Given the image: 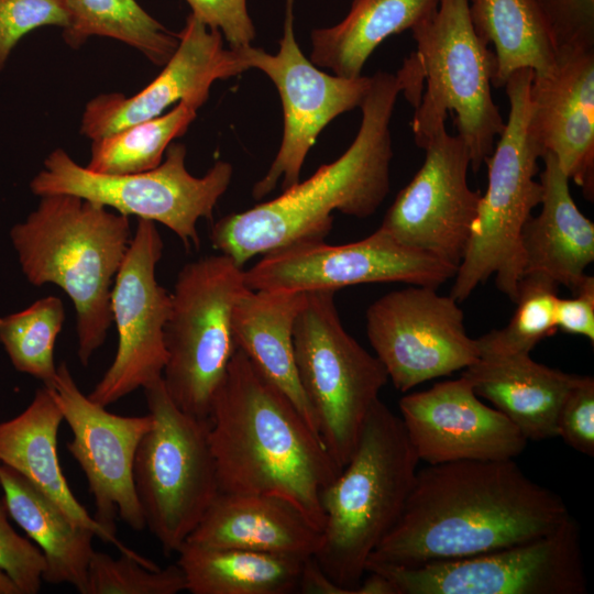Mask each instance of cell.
Instances as JSON below:
<instances>
[{
  "label": "cell",
  "instance_id": "obj_1",
  "mask_svg": "<svg viewBox=\"0 0 594 594\" xmlns=\"http://www.w3.org/2000/svg\"><path fill=\"white\" fill-rule=\"evenodd\" d=\"M570 516L514 459L429 464L366 564L414 568L477 556L539 538Z\"/></svg>",
  "mask_w": 594,
  "mask_h": 594
},
{
  "label": "cell",
  "instance_id": "obj_2",
  "mask_svg": "<svg viewBox=\"0 0 594 594\" xmlns=\"http://www.w3.org/2000/svg\"><path fill=\"white\" fill-rule=\"evenodd\" d=\"M208 421L219 493L283 497L322 531L320 496L341 470L294 405L240 349Z\"/></svg>",
  "mask_w": 594,
  "mask_h": 594
},
{
  "label": "cell",
  "instance_id": "obj_3",
  "mask_svg": "<svg viewBox=\"0 0 594 594\" xmlns=\"http://www.w3.org/2000/svg\"><path fill=\"white\" fill-rule=\"evenodd\" d=\"M400 91L396 75L371 76L360 106L362 122L348 150L278 197L222 217L211 229L212 246L243 267L252 257L292 243L323 241L333 211L359 219L372 216L389 191V123Z\"/></svg>",
  "mask_w": 594,
  "mask_h": 594
},
{
  "label": "cell",
  "instance_id": "obj_4",
  "mask_svg": "<svg viewBox=\"0 0 594 594\" xmlns=\"http://www.w3.org/2000/svg\"><path fill=\"white\" fill-rule=\"evenodd\" d=\"M40 198L10 239L32 285L54 284L70 298L87 366L112 323L111 290L132 239L129 217L75 195Z\"/></svg>",
  "mask_w": 594,
  "mask_h": 594
},
{
  "label": "cell",
  "instance_id": "obj_5",
  "mask_svg": "<svg viewBox=\"0 0 594 594\" xmlns=\"http://www.w3.org/2000/svg\"><path fill=\"white\" fill-rule=\"evenodd\" d=\"M410 31L416 50L395 75L414 107L415 143L422 148L453 113L477 173L505 127L492 97L494 52L473 28L469 0H440L435 13Z\"/></svg>",
  "mask_w": 594,
  "mask_h": 594
},
{
  "label": "cell",
  "instance_id": "obj_6",
  "mask_svg": "<svg viewBox=\"0 0 594 594\" xmlns=\"http://www.w3.org/2000/svg\"><path fill=\"white\" fill-rule=\"evenodd\" d=\"M418 462L400 417L376 400L351 459L320 496L322 542L314 558L346 594H356L370 556L402 516Z\"/></svg>",
  "mask_w": 594,
  "mask_h": 594
},
{
  "label": "cell",
  "instance_id": "obj_7",
  "mask_svg": "<svg viewBox=\"0 0 594 594\" xmlns=\"http://www.w3.org/2000/svg\"><path fill=\"white\" fill-rule=\"evenodd\" d=\"M532 77L531 68H520L504 86L508 119L485 162L487 188L480 198L468 245L453 277L450 296L459 302L493 275L497 288L516 300L524 270L521 230L542 198L541 183L535 179L542 154L528 130Z\"/></svg>",
  "mask_w": 594,
  "mask_h": 594
},
{
  "label": "cell",
  "instance_id": "obj_8",
  "mask_svg": "<svg viewBox=\"0 0 594 594\" xmlns=\"http://www.w3.org/2000/svg\"><path fill=\"white\" fill-rule=\"evenodd\" d=\"M143 389L153 422L138 447L133 482L145 527L169 556L219 494L209 421L179 409L162 378Z\"/></svg>",
  "mask_w": 594,
  "mask_h": 594
},
{
  "label": "cell",
  "instance_id": "obj_9",
  "mask_svg": "<svg viewBox=\"0 0 594 594\" xmlns=\"http://www.w3.org/2000/svg\"><path fill=\"white\" fill-rule=\"evenodd\" d=\"M243 272L222 253L205 256L183 266L170 294L162 380L175 405L199 419H208L237 350L231 320L248 288Z\"/></svg>",
  "mask_w": 594,
  "mask_h": 594
},
{
  "label": "cell",
  "instance_id": "obj_10",
  "mask_svg": "<svg viewBox=\"0 0 594 594\" xmlns=\"http://www.w3.org/2000/svg\"><path fill=\"white\" fill-rule=\"evenodd\" d=\"M334 293H307L293 340L299 381L316 416L319 436L342 470L388 375L381 361L342 326Z\"/></svg>",
  "mask_w": 594,
  "mask_h": 594
},
{
  "label": "cell",
  "instance_id": "obj_11",
  "mask_svg": "<svg viewBox=\"0 0 594 594\" xmlns=\"http://www.w3.org/2000/svg\"><path fill=\"white\" fill-rule=\"evenodd\" d=\"M186 146L170 143L155 168L122 175H106L76 163L62 148L51 152L43 169L31 180L38 196L68 194L112 208L124 216L158 222L172 230L184 246L199 249L197 221L212 219L215 207L227 191L233 167L217 162L202 176L186 168Z\"/></svg>",
  "mask_w": 594,
  "mask_h": 594
},
{
  "label": "cell",
  "instance_id": "obj_12",
  "mask_svg": "<svg viewBox=\"0 0 594 594\" xmlns=\"http://www.w3.org/2000/svg\"><path fill=\"white\" fill-rule=\"evenodd\" d=\"M396 594H584L580 529L570 516L527 542L462 559L407 568L369 563Z\"/></svg>",
  "mask_w": 594,
  "mask_h": 594
},
{
  "label": "cell",
  "instance_id": "obj_13",
  "mask_svg": "<svg viewBox=\"0 0 594 594\" xmlns=\"http://www.w3.org/2000/svg\"><path fill=\"white\" fill-rule=\"evenodd\" d=\"M455 272L454 265L409 248L378 228L346 244L301 241L275 249L243 274L253 290L308 293L370 283L438 288Z\"/></svg>",
  "mask_w": 594,
  "mask_h": 594
},
{
  "label": "cell",
  "instance_id": "obj_14",
  "mask_svg": "<svg viewBox=\"0 0 594 594\" xmlns=\"http://www.w3.org/2000/svg\"><path fill=\"white\" fill-rule=\"evenodd\" d=\"M366 334L388 380L403 393L480 358L459 301L429 286L411 285L376 299L366 310Z\"/></svg>",
  "mask_w": 594,
  "mask_h": 594
},
{
  "label": "cell",
  "instance_id": "obj_15",
  "mask_svg": "<svg viewBox=\"0 0 594 594\" xmlns=\"http://www.w3.org/2000/svg\"><path fill=\"white\" fill-rule=\"evenodd\" d=\"M294 3L286 0L284 33L276 54L252 45L240 48L248 69L257 68L274 82L284 112L282 143L268 170L253 186L255 200L273 191L280 179L283 190L299 182L319 133L338 116L360 107L371 82L365 76H331L302 54L294 34Z\"/></svg>",
  "mask_w": 594,
  "mask_h": 594
},
{
  "label": "cell",
  "instance_id": "obj_16",
  "mask_svg": "<svg viewBox=\"0 0 594 594\" xmlns=\"http://www.w3.org/2000/svg\"><path fill=\"white\" fill-rule=\"evenodd\" d=\"M163 248L155 223L138 219L110 297L117 352L88 394L103 407L162 378L167 361L164 329L170 310V294L155 275Z\"/></svg>",
  "mask_w": 594,
  "mask_h": 594
},
{
  "label": "cell",
  "instance_id": "obj_17",
  "mask_svg": "<svg viewBox=\"0 0 594 594\" xmlns=\"http://www.w3.org/2000/svg\"><path fill=\"white\" fill-rule=\"evenodd\" d=\"M425 161L388 208L381 229L400 243L457 268L464 255L482 193L468 183L470 155L446 125L427 141Z\"/></svg>",
  "mask_w": 594,
  "mask_h": 594
},
{
  "label": "cell",
  "instance_id": "obj_18",
  "mask_svg": "<svg viewBox=\"0 0 594 594\" xmlns=\"http://www.w3.org/2000/svg\"><path fill=\"white\" fill-rule=\"evenodd\" d=\"M50 389L72 430L67 449L87 479L96 505L95 519L114 532L117 517L133 530H143L145 520L134 487L133 465L152 416L108 411L79 389L66 362L57 365Z\"/></svg>",
  "mask_w": 594,
  "mask_h": 594
},
{
  "label": "cell",
  "instance_id": "obj_19",
  "mask_svg": "<svg viewBox=\"0 0 594 594\" xmlns=\"http://www.w3.org/2000/svg\"><path fill=\"white\" fill-rule=\"evenodd\" d=\"M178 45L164 68L133 96L100 94L85 107L80 133L90 140L156 118L183 100L200 108L212 84L248 70L240 48H226L220 31L193 14L177 33Z\"/></svg>",
  "mask_w": 594,
  "mask_h": 594
},
{
  "label": "cell",
  "instance_id": "obj_20",
  "mask_svg": "<svg viewBox=\"0 0 594 594\" xmlns=\"http://www.w3.org/2000/svg\"><path fill=\"white\" fill-rule=\"evenodd\" d=\"M399 410L419 461L430 465L514 459L528 442L506 416L479 398L463 376L403 396Z\"/></svg>",
  "mask_w": 594,
  "mask_h": 594
},
{
  "label": "cell",
  "instance_id": "obj_21",
  "mask_svg": "<svg viewBox=\"0 0 594 594\" xmlns=\"http://www.w3.org/2000/svg\"><path fill=\"white\" fill-rule=\"evenodd\" d=\"M528 130L570 182L594 200V50L557 53L553 70L534 75ZM541 155V156H542Z\"/></svg>",
  "mask_w": 594,
  "mask_h": 594
},
{
  "label": "cell",
  "instance_id": "obj_22",
  "mask_svg": "<svg viewBox=\"0 0 594 594\" xmlns=\"http://www.w3.org/2000/svg\"><path fill=\"white\" fill-rule=\"evenodd\" d=\"M186 541L307 559L318 552L322 531L283 497L219 493Z\"/></svg>",
  "mask_w": 594,
  "mask_h": 594
},
{
  "label": "cell",
  "instance_id": "obj_23",
  "mask_svg": "<svg viewBox=\"0 0 594 594\" xmlns=\"http://www.w3.org/2000/svg\"><path fill=\"white\" fill-rule=\"evenodd\" d=\"M541 210L521 230L524 270L573 292L594 261V223L576 206L570 180L551 153L541 156Z\"/></svg>",
  "mask_w": 594,
  "mask_h": 594
},
{
  "label": "cell",
  "instance_id": "obj_24",
  "mask_svg": "<svg viewBox=\"0 0 594 594\" xmlns=\"http://www.w3.org/2000/svg\"><path fill=\"white\" fill-rule=\"evenodd\" d=\"M62 411L50 388L43 385L30 405L11 420L0 422V463L26 477L57 504L77 525L117 547L122 554L145 557L124 546L78 502L62 471L57 450Z\"/></svg>",
  "mask_w": 594,
  "mask_h": 594
},
{
  "label": "cell",
  "instance_id": "obj_25",
  "mask_svg": "<svg viewBox=\"0 0 594 594\" xmlns=\"http://www.w3.org/2000/svg\"><path fill=\"white\" fill-rule=\"evenodd\" d=\"M306 298L307 293L301 292L245 288L233 306L231 324L237 349L246 354L319 436L316 416L299 381L293 340L295 321Z\"/></svg>",
  "mask_w": 594,
  "mask_h": 594
},
{
  "label": "cell",
  "instance_id": "obj_26",
  "mask_svg": "<svg viewBox=\"0 0 594 594\" xmlns=\"http://www.w3.org/2000/svg\"><path fill=\"white\" fill-rule=\"evenodd\" d=\"M529 441L557 436L561 405L580 375L534 361L530 354L480 356L462 375Z\"/></svg>",
  "mask_w": 594,
  "mask_h": 594
},
{
  "label": "cell",
  "instance_id": "obj_27",
  "mask_svg": "<svg viewBox=\"0 0 594 594\" xmlns=\"http://www.w3.org/2000/svg\"><path fill=\"white\" fill-rule=\"evenodd\" d=\"M3 503L45 558L43 581L86 594L94 531L75 524L50 497L12 468L0 464Z\"/></svg>",
  "mask_w": 594,
  "mask_h": 594
},
{
  "label": "cell",
  "instance_id": "obj_28",
  "mask_svg": "<svg viewBox=\"0 0 594 594\" xmlns=\"http://www.w3.org/2000/svg\"><path fill=\"white\" fill-rule=\"evenodd\" d=\"M440 0H353L336 25L311 32L310 61L344 78L362 76L374 50L435 13Z\"/></svg>",
  "mask_w": 594,
  "mask_h": 594
},
{
  "label": "cell",
  "instance_id": "obj_29",
  "mask_svg": "<svg viewBox=\"0 0 594 594\" xmlns=\"http://www.w3.org/2000/svg\"><path fill=\"white\" fill-rule=\"evenodd\" d=\"M176 553L191 594L296 593L306 560L187 541Z\"/></svg>",
  "mask_w": 594,
  "mask_h": 594
},
{
  "label": "cell",
  "instance_id": "obj_30",
  "mask_svg": "<svg viewBox=\"0 0 594 594\" xmlns=\"http://www.w3.org/2000/svg\"><path fill=\"white\" fill-rule=\"evenodd\" d=\"M476 34L494 48V87H504L520 68L546 76L556 67L557 53L535 0H469Z\"/></svg>",
  "mask_w": 594,
  "mask_h": 594
},
{
  "label": "cell",
  "instance_id": "obj_31",
  "mask_svg": "<svg viewBox=\"0 0 594 594\" xmlns=\"http://www.w3.org/2000/svg\"><path fill=\"white\" fill-rule=\"evenodd\" d=\"M69 22L63 38L79 48L90 36H106L140 51L163 66L178 45L177 33L168 31L136 0H66Z\"/></svg>",
  "mask_w": 594,
  "mask_h": 594
},
{
  "label": "cell",
  "instance_id": "obj_32",
  "mask_svg": "<svg viewBox=\"0 0 594 594\" xmlns=\"http://www.w3.org/2000/svg\"><path fill=\"white\" fill-rule=\"evenodd\" d=\"M198 109L193 102L183 100L156 118L91 140L86 167L106 175L132 174L157 167L174 139L185 134Z\"/></svg>",
  "mask_w": 594,
  "mask_h": 594
},
{
  "label": "cell",
  "instance_id": "obj_33",
  "mask_svg": "<svg viewBox=\"0 0 594 594\" xmlns=\"http://www.w3.org/2000/svg\"><path fill=\"white\" fill-rule=\"evenodd\" d=\"M65 320L63 301L55 296L37 299L25 309L0 316V342L19 372L51 388L57 374L56 339Z\"/></svg>",
  "mask_w": 594,
  "mask_h": 594
},
{
  "label": "cell",
  "instance_id": "obj_34",
  "mask_svg": "<svg viewBox=\"0 0 594 594\" xmlns=\"http://www.w3.org/2000/svg\"><path fill=\"white\" fill-rule=\"evenodd\" d=\"M558 287L543 275H524L508 324L475 339L480 356L530 354L540 341L553 336L558 330L554 319Z\"/></svg>",
  "mask_w": 594,
  "mask_h": 594
},
{
  "label": "cell",
  "instance_id": "obj_35",
  "mask_svg": "<svg viewBox=\"0 0 594 594\" xmlns=\"http://www.w3.org/2000/svg\"><path fill=\"white\" fill-rule=\"evenodd\" d=\"M186 591L185 576L177 563L160 569L148 559L122 554L114 559L94 551L86 594H177Z\"/></svg>",
  "mask_w": 594,
  "mask_h": 594
},
{
  "label": "cell",
  "instance_id": "obj_36",
  "mask_svg": "<svg viewBox=\"0 0 594 594\" xmlns=\"http://www.w3.org/2000/svg\"><path fill=\"white\" fill-rule=\"evenodd\" d=\"M68 22L66 0H0V70L28 33L47 25L65 29Z\"/></svg>",
  "mask_w": 594,
  "mask_h": 594
},
{
  "label": "cell",
  "instance_id": "obj_37",
  "mask_svg": "<svg viewBox=\"0 0 594 594\" xmlns=\"http://www.w3.org/2000/svg\"><path fill=\"white\" fill-rule=\"evenodd\" d=\"M556 53L594 50V0H535Z\"/></svg>",
  "mask_w": 594,
  "mask_h": 594
},
{
  "label": "cell",
  "instance_id": "obj_38",
  "mask_svg": "<svg viewBox=\"0 0 594 594\" xmlns=\"http://www.w3.org/2000/svg\"><path fill=\"white\" fill-rule=\"evenodd\" d=\"M45 558L38 547L20 536L9 524L0 501V570L14 583L20 594H36L43 582Z\"/></svg>",
  "mask_w": 594,
  "mask_h": 594
},
{
  "label": "cell",
  "instance_id": "obj_39",
  "mask_svg": "<svg viewBox=\"0 0 594 594\" xmlns=\"http://www.w3.org/2000/svg\"><path fill=\"white\" fill-rule=\"evenodd\" d=\"M557 436L576 451L594 455V380L580 376L557 418Z\"/></svg>",
  "mask_w": 594,
  "mask_h": 594
},
{
  "label": "cell",
  "instance_id": "obj_40",
  "mask_svg": "<svg viewBox=\"0 0 594 594\" xmlns=\"http://www.w3.org/2000/svg\"><path fill=\"white\" fill-rule=\"evenodd\" d=\"M191 13L208 28L221 32L231 48L251 45L255 28L246 0H185Z\"/></svg>",
  "mask_w": 594,
  "mask_h": 594
},
{
  "label": "cell",
  "instance_id": "obj_41",
  "mask_svg": "<svg viewBox=\"0 0 594 594\" xmlns=\"http://www.w3.org/2000/svg\"><path fill=\"white\" fill-rule=\"evenodd\" d=\"M570 298H558L556 305L557 329L582 336L594 342V277L585 275Z\"/></svg>",
  "mask_w": 594,
  "mask_h": 594
},
{
  "label": "cell",
  "instance_id": "obj_42",
  "mask_svg": "<svg viewBox=\"0 0 594 594\" xmlns=\"http://www.w3.org/2000/svg\"><path fill=\"white\" fill-rule=\"evenodd\" d=\"M298 593L346 594L324 574L314 557L307 558L304 562Z\"/></svg>",
  "mask_w": 594,
  "mask_h": 594
},
{
  "label": "cell",
  "instance_id": "obj_43",
  "mask_svg": "<svg viewBox=\"0 0 594 594\" xmlns=\"http://www.w3.org/2000/svg\"><path fill=\"white\" fill-rule=\"evenodd\" d=\"M369 576L362 579L356 588V594H396L391 581L381 573L366 572Z\"/></svg>",
  "mask_w": 594,
  "mask_h": 594
},
{
  "label": "cell",
  "instance_id": "obj_44",
  "mask_svg": "<svg viewBox=\"0 0 594 594\" xmlns=\"http://www.w3.org/2000/svg\"><path fill=\"white\" fill-rule=\"evenodd\" d=\"M0 594H20L14 583L0 570Z\"/></svg>",
  "mask_w": 594,
  "mask_h": 594
},
{
  "label": "cell",
  "instance_id": "obj_45",
  "mask_svg": "<svg viewBox=\"0 0 594 594\" xmlns=\"http://www.w3.org/2000/svg\"><path fill=\"white\" fill-rule=\"evenodd\" d=\"M1 464V463H0Z\"/></svg>",
  "mask_w": 594,
  "mask_h": 594
}]
</instances>
